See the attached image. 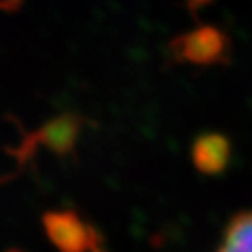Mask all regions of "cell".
Instances as JSON below:
<instances>
[{
    "label": "cell",
    "mask_w": 252,
    "mask_h": 252,
    "mask_svg": "<svg viewBox=\"0 0 252 252\" xmlns=\"http://www.w3.org/2000/svg\"><path fill=\"white\" fill-rule=\"evenodd\" d=\"M172 54L181 62L211 65L228 54V37L213 27L194 28L172 43Z\"/></svg>",
    "instance_id": "6da1fadb"
},
{
    "label": "cell",
    "mask_w": 252,
    "mask_h": 252,
    "mask_svg": "<svg viewBox=\"0 0 252 252\" xmlns=\"http://www.w3.org/2000/svg\"><path fill=\"white\" fill-rule=\"evenodd\" d=\"M45 230L62 252H84L95 249V234L73 211H53L45 215Z\"/></svg>",
    "instance_id": "7a4b0ae2"
},
{
    "label": "cell",
    "mask_w": 252,
    "mask_h": 252,
    "mask_svg": "<svg viewBox=\"0 0 252 252\" xmlns=\"http://www.w3.org/2000/svg\"><path fill=\"white\" fill-rule=\"evenodd\" d=\"M232 146L224 135L207 133L192 146V161L202 174H219L228 166Z\"/></svg>",
    "instance_id": "3957f363"
},
{
    "label": "cell",
    "mask_w": 252,
    "mask_h": 252,
    "mask_svg": "<svg viewBox=\"0 0 252 252\" xmlns=\"http://www.w3.org/2000/svg\"><path fill=\"white\" fill-rule=\"evenodd\" d=\"M79 129H81V122L77 118L62 116L43 127L39 136H41L43 144H47V148H51L53 152L67 153L77 142Z\"/></svg>",
    "instance_id": "277c9868"
},
{
    "label": "cell",
    "mask_w": 252,
    "mask_h": 252,
    "mask_svg": "<svg viewBox=\"0 0 252 252\" xmlns=\"http://www.w3.org/2000/svg\"><path fill=\"white\" fill-rule=\"evenodd\" d=\"M217 252H252V211H243L230 220Z\"/></svg>",
    "instance_id": "5b68a950"
},
{
    "label": "cell",
    "mask_w": 252,
    "mask_h": 252,
    "mask_svg": "<svg viewBox=\"0 0 252 252\" xmlns=\"http://www.w3.org/2000/svg\"><path fill=\"white\" fill-rule=\"evenodd\" d=\"M8 2H11L13 6H17V4H19V2H21V0H6V6H8Z\"/></svg>",
    "instance_id": "8992f818"
},
{
    "label": "cell",
    "mask_w": 252,
    "mask_h": 252,
    "mask_svg": "<svg viewBox=\"0 0 252 252\" xmlns=\"http://www.w3.org/2000/svg\"><path fill=\"white\" fill-rule=\"evenodd\" d=\"M200 2H204V0H200Z\"/></svg>",
    "instance_id": "52a82bcc"
}]
</instances>
